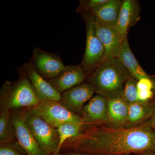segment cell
Masks as SVG:
<instances>
[{"instance_id": "cell-27", "label": "cell", "mask_w": 155, "mask_h": 155, "mask_svg": "<svg viewBox=\"0 0 155 155\" xmlns=\"http://www.w3.org/2000/svg\"><path fill=\"white\" fill-rule=\"evenodd\" d=\"M140 155H155V153H147L143 154Z\"/></svg>"}, {"instance_id": "cell-18", "label": "cell", "mask_w": 155, "mask_h": 155, "mask_svg": "<svg viewBox=\"0 0 155 155\" xmlns=\"http://www.w3.org/2000/svg\"><path fill=\"white\" fill-rule=\"evenodd\" d=\"M17 140L16 130L11 118V110L1 107L0 144L11 142Z\"/></svg>"}, {"instance_id": "cell-26", "label": "cell", "mask_w": 155, "mask_h": 155, "mask_svg": "<svg viewBox=\"0 0 155 155\" xmlns=\"http://www.w3.org/2000/svg\"><path fill=\"white\" fill-rule=\"evenodd\" d=\"M61 153L62 154H63V155H91L85 154L71 152H64Z\"/></svg>"}, {"instance_id": "cell-9", "label": "cell", "mask_w": 155, "mask_h": 155, "mask_svg": "<svg viewBox=\"0 0 155 155\" xmlns=\"http://www.w3.org/2000/svg\"><path fill=\"white\" fill-rule=\"evenodd\" d=\"M17 141L27 155H47L39 147L25 121L21 110H11Z\"/></svg>"}, {"instance_id": "cell-6", "label": "cell", "mask_w": 155, "mask_h": 155, "mask_svg": "<svg viewBox=\"0 0 155 155\" xmlns=\"http://www.w3.org/2000/svg\"><path fill=\"white\" fill-rule=\"evenodd\" d=\"M42 118L54 128L65 123L82 122L81 117L69 110L59 101H41L34 108Z\"/></svg>"}, {"instance_id": "cell-28", "label": "cell", "mask_w": 155, "mask_h": 155, "mask_svg": "<svg viewBox=\"0 0 155 155\" xmlns=\"http://www.w3.org/2000/svg\"><path fill=\"white\" fill-rule=\"evenodd\" d=\"M50 155H63L61 153H54Z\"/></svg>"}, {"instance_id": "cell-20", "label": "cell", "mask_w": 155, "mask_h": 155, "mask_svg": "<svg viewBox=\"0 0 155 155\" xmlns=\"http://www.w3.org/2000/svg\"><path fill=\"white\" fill-rule=\"evenodd\" d=\"M86 125L83 122L65 123L57 128L59 135V143L58 150L59 153L63 144L69 139L79 135Z\"/></svg>"}, {"instance_id": "cell-10", "label": "cell", "mask_w": 155, "mask_h": 155, "mask_svg": "<svg viewBox=\"0 0 155 155\" xmlns=\"http://www.w3.org/2000/svg\"><path fill=\"white\" fill-rule=\"evenodd\" d=\"M20 72L30 81L34 90L40 101H60L61 94L54 88L47 80L42 77L34 68L30 61L20 67Z\"/></svg>"}, {"instance_id": "cell-22", "label": "cell", "mask_w": 155, "mask_h": 155, "mask_svg": "<svg viewBox=\"0 0 155 155\" xmlns=\"http://www.w3.org/2000/svg\"><path fill=\"white\" fill-rule=\"evenodd\" d=\"M0 155H27L17 140L0 144Z\"/></svg>"}, {"instance_id": "cell-23", "label": "cell", "mask_w": 155, "mask_h": 155, "mask_svg": "<svg viewBox=\"0 0 155 155\" xmlns=\"http://www.w3.org/2000/svg\"><path fill=\"white\" fill-rule=\"evenodd\" d=\"M153 84V81L149 78H142L137 81V83L138 91H151Z\"/></svg>"}, {"instance_id": "cell-4", "label": "cell", "mask_w": 155, "mask_h": 155, "mask_svg": "<svg viewBox=\"0 0 155 155\" xmlns=\"http://www.w3.org/2000/svg\"><path fill=\"white\" fill-rule=\"evenodd\" d=\"M21 110L41 149L47 155L57 152L59 143L57 128L48 124L34 108L23 109Z\"/></svg>"}, {"instance_id": "cell-3", "label": "cell", "mask_w": 155, "mask_h": 155, "mask_svg": "<svg viewBox=\"0 0 155 155\" xmlns=\"http://www.w3.org/2000/svg\"><path fill=\"white\" fill-rule=\"evenodd\" d=\"M41 102L30 81L23 75L14 82L6 81L1 89V107L11 110L35 108Z\"/></svg>"}, {"instance_id": "cell-13", "label": "cell", "mask_w": 155, "mask_h": 155, "mask_svg": "<svg viewBox=\"0 0 155 155\" xmlns=\"http://www.w3.org/2000/svg\"><path fill=\"white\" fill-rule=\"evenodd\" d=\"M94 25L97 36L104 48L102 61L117 58L124 41L119 36L114 27L106 26L94 21Z\"/></svg>"}, {"instance_id": "cell-14", "label": "cell", "mask_w": 155, "mask_h": 155, "mask_svg": "<svg viewBox=\"0 0 155 155\" xmlns=\"http://www.w3.org/2000/svg\"><path fill=\"white\" fill-rule=\"evenodd\" d=\"M140 6L137 1H123L118 22L114 27L123 41L127 38V31L130 27L135 25L140 19Z\"/></svg>"}, {"instance_id": "cell-1", "label": "cell", "mask_w": 155, "mask_h": 155, "mask_svg": "<svg viewBox=\"0 0 155 155\" xmlns=\"http://www.w3.org/2000/svg\"><path fill=\"white\" fill-rule=\"evenodd\" d=\"M60 152L91 155L155 153V132L146 125L122 128L96 126L84 128L79 135L64 143Z\"/></svg>"}, {"instance_id": "cell-15", "label": "cell", "mask_w": 155, "mask_h": 155, "mask_svg": "<svg viewBox=\"0 0 155 155\" xmlns=\"http://www.w3.org/2000/svg\"><path fill=\"white\" fill-rule=\"evenodd\" d=\"M123 1L107 0L91 12L94 22L110 27H114L118 22Z\"/></svg>"}, {"instance_id": "cell-8", "label": "cell", "mask_w": 155, "mask_h": 155, "mask_svg": "<svg viewBox=\"0 0 155 155\" xmlns=\"http://www.w3.org/2000/svg\"><path fill=\"white\" fill-rule=\"evenodd\" d=\"M95 93L91 85L84 82L61 93L59 102L69 110L81 116L85 103L91 99Z\"/></svg>"}, {"instance_id": "cell-5", "label": "cell", "mask_w": 155, "mask_h": 155, "mask_svg": "<svg viewBox=\"0 0 155 155\" xmlns=\"http://www.w3.org/2000/svg\"><path fill=\"white\" fill-rule=\"evenodd\" d=\"M84 16L86 25V48L80 66L87 77L101 63L105 50L96 33L93 16L89 13H85Z\"/></svg>"}, {"instance_id": "cell-21", "label": "cell", "mask_w": 155, "mask_h": 155, "mask_svg": "<svg viewBox=\"0 0 155 155\" xmlns=\"http://www.w3.org/2000/svg\"><path fill=\"white\" fill-rule=\"evenodd\" d=\"M137 81L131 75L127 78L123 88L122 98L128 104L139 101Z\"/></svg>"}, {"instance_id": "cell-16", "label": "cell", "mask_w": 155, "mask_h": 155, "mask_svg": "<svg viewBox=\"0 0 155 155\" xmlns=\"http://www.w3.org/2000/svg\"><path fill=\"white\" fill-rule=\"evenodd\" d=\"M117 58L127 69L130 75L137 80L150 78L145 72L130 49L127 38L123 41Z\"/></svg>"}, {"instance_id": "cell-7", "label": "cell", "mask_w": 155, "mask_h": 155, "mask_svg": "<svg viewBox=\"0 0 155 155\" xmlns=\"http://www.w3.org/2000/svg\"><path fill=\"white\" fill-rule=\"evenodd\" d=\"M30 61L37 72L47 80L58 76L66 67L59 56L38 47L34 49Z\"/></svg>"}, {"instance_id": "cell-24", "label": "cell", "mask_w": 155, "mask_h": 155, "mask_svg": "<svg viewBox=\"0 0 155 155\" xmlns=\"http://www.w3.org/2000/svg\"><path fill=\"white\" fill-rule=\"evenodd\" d=\"M138 100L139 101L146 102L153 96L152 91H138Z\"/></svg>"}, {"instance_id": "cell-17", "label": "cell", "mask_w": 155, "mask_h": 155, "mask_svg": "<svg viewBox=\"0 0 155 155\" xmlns=\"http://www.w3.org/2000/svg\"><path fill=\"white\" fill-rule=\"evenodd\" d=\"M109 123L114 128L125 127L127 124L128 104L122 98L108 100Z\"/></svg>"}, {"instance_id": "cell-19", "label": "cell", "mask_w": 155, "mask_h": 155, "mask_svg": "<svg viewBox=\"0 0 155 155\" xmlns=\"http://www.w3.org/2000/svg\"><path fill=\"white\" fill-rule=\"evenodd\" d=\"M153 112L150 107L144 102L138 101L129 104L126 125H137L149 116H152Z\"/></svg>"}, {"instance_id": "cell-12", "label": "cell", "mask_w": 155, "mask_h": 155, "mask_svg": "<svg viewBox=\"0 0 155 155\" xmlns=\"http://www.w3.org/2000/svg\"><path fill=\"white\" fill-rule=\"evenodd\" d=\"M81 118L86 125L109 123L108 99L97 94L93 97L84 107Z\"/></svg>"}, {"instance_id": "cell-11", "label": "cell", "mask_w": 155, "mask_h": 155, "mask_svg": "<svg viewBox=\"0 0 155 155\" xmlns=\"http://www.w3.org/2000/svg\"><path fill=\"white\" fill-rule=\"evenodd\" d=\"M87 76L80 65L66 66L54 78L48 80L60 93L84 82Z\"/></svg>"}, {"instance_id": "cell-25", "label": "cell", "mask_w": 155, "mask_h": 155, "mask_svg": "<svg viewBox=\"0 0 155 155\" xmlns=\"http://www.w3.org/2000/svg\"><path fill=\"white\" fill-rule=\"evenodd\" d=\"M151 127L155 129V111L153 113L151 119L150 121Z\"/></svg>"}, {"instance_id": "cell-2", "label": "cell", "mask_w": 155, "mask_h": 155, "mask_svg": "<svg viewBox=\"0 0 155 155\" xmlns=\"http://www.w3.org/2000/svg\"><path fill=\"white\" fill-rule=\"evenodd\" d=\"M130 76L117 58L103 61L88 75L86 82L95 93L107 99L122 98L124 85Z\"/></svg>"}]
</instances>
